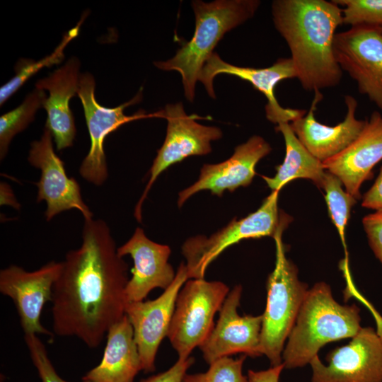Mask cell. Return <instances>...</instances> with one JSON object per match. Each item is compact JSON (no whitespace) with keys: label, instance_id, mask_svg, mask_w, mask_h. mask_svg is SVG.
I'll return each mask as SVG.
<instances>
[{"label":"cell","instance_id":"cell-2","mask_svg":"<svg viewBox=\"0 0 382 382\" xmlns=\"http://www.w3.org/2000/svg\"><path fill=\"white\" fill-rule=\"evenodd\" d=\"M272 13L302 87L316 92L339 84L342 71L333 50L335 31L343 24L339 6L325 0H276Z\"/></svg>","mask_w":382,"mask_h":382},{"label":"cell","instance_id":"cell-5","mask_svg":"<svg viewBox=\"0 0 382 382\" xmlns=\"http://www.w3.org/2000/svg\"><path fill=\"white\" fill-rule=\"evenodd\" d=\"M292 218L283 212L281 224L273 238L276 260L267 280V303L262 316L260 351L271 366L282 364L284 343L294 325L308 292V285L299 280L298 269L285 254L282 233Z\"/></svg>","mask_w":382,"mask_h":382},{"label":"cell","instance_id":"cell-13","mask_svg":"<svg viewBox=\"0 0 382 382\" xmlns=\"http://www.w3.org/2000/svg\"><path fill=\"white\" fill-rule=\"evenodd\" d=\"M186 265L181 262L172 284L156 299L126 303L125 315L134 331L141 370L153 372L158 347L168 335L178 294L188 279Z\"/></svg>","mask_w":382,"mask_h":382},{"label":"cell","instance_id":"cell-33","mask_svg":"<svg viewBox=\"0 0 382 382\" xmlns=\"http://www.w3.org/2000/svg\"><path fill=\"white\" fill-rule=\"evenodd\" d=\"M284 364L262 371L249 370L248 371V382H279Z\"/></svg>","mask_w":382,"mask_h":382},{"label":"cell","instance_id":"cell-31","mask_svg":"<svg viewBox=\"0 0 382 382\" xmlns=\"http://www.w3.org/2000/svg\"><path fill=\"white\" fill-rule=\"evenodd\" d=\"M194 358L179 359L168 370L153 375L140 382H183L187 371L193 364Z\"/></svg>","mask_w":382,"mask_h":382},{"label":"cell","instance_id":"cell-1","mask_svg":"<svg viewBox=\"0 0 382 382\" xmlns=\"http://www.w3.org/2000/svg\"><path fill=\"white\" fill-rule=\"evenodd\" d=\"M61 262L52 288L54 334L76 337L96 348L125 315L129 266L108 224L93 219L84 221L81 246Z\"/></svg>","mask_w":382,"mask_h":382},{"label":"cell","instance_id":"cell-25","mask_svg":"<svg viewBox=\"0 0 382 382\" xmlns=\"http://www.w3.org/2000/svg\"><path fill=\"white\" fill-rule=\"evenodd\" d=\"M47 98L45 90L35 88L23 103L0 117V158L3 160L13 138L23 131L35 118Z\"/></svg>","mask_w":382,"mask_h":382},{"label":"cell","instance_id":"cell-7","mask_svg":"<svg viewBox=\"0 0 382 382\" xmlns=\"http://www.w3.org/2000/svg\"><path fill=\"white\" fill-rule=\"evenodd\" d=\"M279 191H272L254 212L241 219H233L227 226L207 237L189 238L182 246L189 279H204L209 265L221 253L244 239L274 237L282 219L278 209Z\"/></svg>","mask_w":382,"mask_h":382},{"label":"cell","instance_id":"cell-6","mask_svg":"<svg viewBox=\"0 0 382 382\" xmlns=\"http://www.w3.org/2000/svg\"><path fill=\"white\" fill-rule=\"evenodd\" d=\"M229 291L224 283L204 279H190L182 286L167 335L179 359L190 357L210 334Z\"/></svg>","mask_w":382,"mask_h":382},{"label":"cell","instance_id":"cell-4","mask_svg":"<svg viewBox=\"0 0 382 382\" xmlns=\"http://www.w3.org/2000/svg\"><path fill=\"white\" fill-rule=\"evenodd\" d=\"M260 1L257 0L192 1L195 28L192 37L166 61L155 62L163 71H177L181 75L186 99L192 102L199 74L224 35L252 18Z\"/></svg>","mask_w":382,"mask_h":382},{"label":"cell","instance_id":"cell-21","mask_svg":"<svg viewBox=\"0 0 382 382\" xmlns=\"http://www.w3.org/2000/svg\"><path fill=\"white\" fill-rule=\"evenodd\" d=\"M79 69L78 58L71 57L35 83V88L49 92L43 105L47 114L45 127L50 130L59 151L71 146L75 139L76 129L69 102L78 92Z\"/></svg>","mask_w":382,"mask_h":382},{"label":"cell","instance_id":"cell-24","mask_svg":"<svg viewBox=\"0 0 382 382\" xmlns=\"http://www.w3.org/2000/svg\"><path fill=\"white\" fill-rule=\"evenodd\" d=\"M87 15L85 13L83 14L77 25L64 35L60 44L50 54L38 61L30 59H21L18 61L14 68L15 75L0 88L1 106L42 68L51 66L62 62L64 58V50L66 46L78 35L80 26Z\"/></svg>","mask_w":382,"mask_h":382},{"label":"cell","instance_id":"cell-12","mask_svg":"<svg viewBox=\"0 0 382 382\" xmlns=\"http://www.w3.org/2000/svg\"><path fill=\"white\" fill-rule=\"evenodd\" d=\"M52 135L45 127L40 140L30 144L28 161L41 171L37 202L45 201V217L50 221L57 214L72 209L79 210L84 220L93 219V213L82 199L79 183L66 173L63 161L54 151Z\"/></svg>","mask_w":382,"mask_h":382},{"label":"cell","instance_id":"cell-17","mask_svg":"<svg viewBox=\"0 0 382 382\" xmlns=\"http://www.w3.org/2000/svg\"><path fill=\"white\" fill-rule=\"evenodd\" d=\"M272 148L262 137L254 135L235 148L227 160L214 164H204L197 180L179 192L178 205L183 204L193 195L209 190L219 197L228 190L249 185L256 173L257 163L270 153Z\"/></svg>","mask_w":382,"mask_h":382},{"label":"cell","instance_id":"cell-16","mask_svg":"<svg viewBox=\"0 0 382 382\" xmlns=\"http://www.w3.org/2000/svg\"><path fill=\"white\" fill-rule=\"evenodd\" d=\"M229 74L247 81L261 92L267 100L265 105L266 117L277 125L290 123L303 116L304 110L285 108L280 105L274 96V88L282 81L296 78V74L291 59H278L272 66L265 68H253L235 66L221 59L218 54L208 58L202 69L198 81L205 87L208 95L215 98L213 81L218 74Z\"/></svg>","mask_w":382,"mask_h":382},{"label":"cell","instance_id":"cell-27","mask_svg":"<svg viewBox=\"0 0 382 382\" xmlns=\"http://www.w3.org/2000/svg\"><path fill=\"white\" fill-rule=\"evenodd\" d=\"M245 355L237 359L231 357L219 358L209 364L206 372L187 374L183 382H248L243 374Z\"/></svg>","mask_w":382,"mask_h":382},{"label":"cell","instance_id":"cell-29","mask_svg":"<svg viewBox=\"0 0 382 382\" xmlns=\"http://www.w3.org/2000/svg\"><path fill=\"white\" fill-rule=\"evenodd\" d=\"M26 346L42 382H68L62 378L53 366L42 342L37 335L25 334ZM82 382H90L83 380Z\"/></svg>","mask_w":382,"mask_h":382},{"label":"cell","instance_id":"cell-10","mask_svg":"<svg viewBox=\"0 0 382 382\" xmlns=\"http://www.w3.org/2000/svg\"><path fill=\"white\" fill-rule=\"evenodd\" d=\"M333 50L342 71L382 110V27L358 25L336 33Z\"/></svg>","mask_w":382,"mask_h":382},{"label":"cell","instance_id":"cell-15","mask_svg":"<svg viewBox=\"0 0 382 382\" xmlns=\"http://www.w3.org/2000/svg\"><path fill=\"white\" fill-rule=\"evenodd\" d=\"M242 289L241 285H236L230 290L219 311L216 325L199 347L209 364L219 358L238 353L250 357L262 356L260 345L262 316L238 314Z\"/></svg>","mask_w":382,"mask_h":382},{"label":"cell","instance_id":"cell-18","mask_svg":"<svg viewBox=\"0 0 382 382\" xmlns=\"http://www.w3.org/2000/svg\"><path fill=\"white\" fill-rule=\"evenodd\" d=\"M117 252L122 257L129 255L134 262L125 288L127 303L144 301L156 288L165 290L175 277L176 272L168 262L170 247L150 240L141 228H136Z\"/></svg>","mask_w":382,"mask_h":382},{"label":"cell","instance_id":"cell-30","mask_svg":"<svg viewBox=\"0 0 382 382\" xmlns=\"http://www.w3.org/2000/svg\"><path fill=\"white\" fill-rule=\"evenodd\" d=\"M369 244L382 265V212H375L362 219Z\"/></svg>","mask_w":382,"mask_h":382},{"label":"cell","instance_id":"cell-20","mask_svg":"<svg viewBox=\"0 0 382 382\" xmlns=\"http://www.w3.org/2000/svg\"><path fill=\"white\" fill-rule=\"evenodd\" d=\"M382 160V115L374 112L359 136L342 152L323 162L335 175L345 190L360 198V187L370 179L372 169Z\"/></svg>","mask_w":382,"mask_h":382},{"label":"cell","instance_id":"cell-19","mask_svg":"<svg viewBox=\"0 0 382 382\" xmlns=\"http://www.w3.org/2000/svg\"><path fill=\"white\" fill-rule=\"evenodd\" d=\"M322 98L320 91L315 92L308 112L289 124L306 149L324 162L345 150L359 136L366 120L356 117L357 101L353 96L347 95L345 97L347 106L345 119L334 126L320 123L315 117L314 111Z\"/></svg>","mask_w":382,"mask_h":382},{"label":"cell","instance_id":"cell-28","mask_svg":"<svg viewBox=\"0 0 382 382\" xmlns=\"http://www.w3.org/2000/svg\"><path fill=\"white\" fill-rule=\"evenodd\" d=\"M343 6V24L382 27V0H332Z\"/></svg>","mask_w":382,"mask_h":382},{"label":"cell","instance_id":"cell-11","mask_svg":"<svg viewBox=\"0 0 382 382\" xmlns=\"http://www.w3.org/2000/svg\"><path fill=\"white\" fill-rule=\"evenodd\" d=\"M351 339L327 354L328 365L311 360V382H382V337L365 327Z\"/></svg>","mask_w":382,"mask_h":382},{"label":"cell","instance_id":"cell-34","mask_svg":"<svg viewBox=\"0 0 382 382\" xmlns=\"http://www.w3.org/2000/svg\"><path fill=\"white\" fill-rule=\"evenodd\" d=\"M9 204L18 209L20 204L17 202L14 194L8 184L1 183V204Z\"/></svg>","mask_w":382,"mask_h":382},{"label":"cell","instance_id":"cell-32","mask_svg":"<svg viewBox=\"0 0 382 382\" xmlns=\"http://www.w3.org/2000/svg\"><path fill=\"white\" fill-rule=\"evenodd\" d=\"M363 207L382 212V166L373 185L362 197Z\"/></svg>","mask_w":382,"mask_h":382},{"label":"cell","instance_id":"cell-9","mask_svg":"<svg viewBox=\"0 0 382 382\" xmlns=\"http://www.w3.org/2000/svg\"><path fill=\"white\" fill-rule=\"evenodd\" d=\"M96 82L93 76L85 72L80 74L77 95L79 97L85 115L91 139V146L83 160L79 173L88 182L100 186L108 178V167L104 151L106 137L122 125L132 120L159 117L158 112L146 115L144 112L127 116L124 110L137 103L142 98L141 89L129 101L116 108H106L99 104L95 98Z\"/></svg>","mask_w":382,"mask_h":382},{"label":"cell","instance_id":"cell-3","mask_svg":"<svg viewBox=\"0 0 382 382\" xmlns=\"http://www.w3.org/2000/svg\"><path fill=\"white\" fill-rule=\"evenodd\" d=\"M359 308L342 305L324 282L308 289L282 352L285 369L303 367L327 343L352 338L361 330Z\"/></svg>","mask_w":382,"mask_h":382},{"label":"cell","instance_id":"cell-23","mask_svg":"<svg viewBox=\"0 0 382 382\" xmlns=\"http://www.w3.org/2000/svg\"><path fill=\"white\" fill-rule=\"evenodd\" d=\"M275 129L284 137L285 156L283 163L276 168L273 177L262 176L267 186L272 191H279L290 181L302 178L310 180L322 188L326 174L323 162L301 143L289 123H280Z\"/></svg>","mask_w":382,"mask_h":382},{"label":"cell","instance_id":"cell-14","mask_svg":"<svg viewBox=\"0 0 382 382\" xmlns=\"http://www.w3.org/2000/svg\"><path fill=\"white\" fill-rule=\"evenodd\" d=\"M62 262L51 261L28 272L12 265L0 272V291L13 301L24 334L53 336L40 323L45 304L52 301L53 285Z\"/></svg>","mask_w":382,"mask_h":382},{"label":"cell","instance_id":"cell-26","mask_svg":"<svg viewBox=\"0 0 382 382\" xmlns=\"http://www.w3.org/2000/svg\"><path fill=\"white\" fill-rule=\"evenodd\" d=\"M342 183L334 174L326 171L322 188L329 216L340 236L346 250L345 231L350 217L351 209L357 202V199L342 188Z\"/></svg>","mask_w":382,"mask_h":382},{"label":"cell","instance_id":"cell-8","mask_svg":"<svg viewBox=\"0 0 382 382\" xmlns=\"http://www.w3.org/2000/svg\"><path fill=\"white\" fill-rule=\"evenodd\" d=\"M161 117L167 120L166 135L158 150L149 170V179L134 210L138 221L141 220V205L158 177L170 166L192 156H203L212 151L211 142L221 138L217 127L197 122V115H188L182 103L168 104L161 110Z\"/></svg>","mask_w":382,"mask_h":382},{"label":"cell","instance_id":"cell-22","mask_svg":"<svg viewBox=\"0 0 382 382\" xmlns=\"http://www.w3.org/2000/svg\"><path fill=\"white\" fill-rule=\"evenodd\" d=\"M141 370L132 326L126 315L107 332V342L100 364L83 377L90 382H133Z\"/></svg>","mask_w":382,"mask_h":382}]
</instances>
